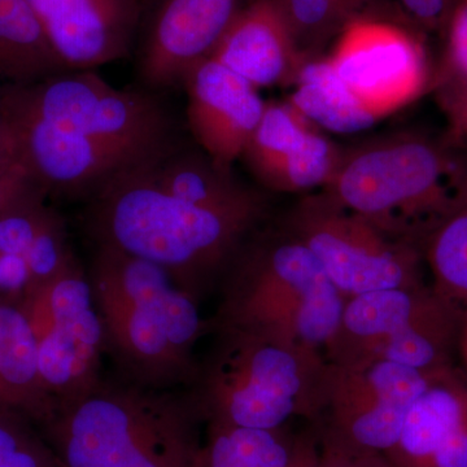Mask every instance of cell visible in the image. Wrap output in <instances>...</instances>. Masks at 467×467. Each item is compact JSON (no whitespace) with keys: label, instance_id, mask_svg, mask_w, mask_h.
Returning <instances> with one entry per match:
<instances>
[{"label":"cell","instance_id":"obj_1","mask_svg":"<svg viewBox=\"0 0 467 467\" xmlns=\"http://www.w3.org/2000/svg\"><path fill=\"white\" fill-rule=\"evenodd\" d=\"M146 161L117 175L88 199V233L97 245L156 264L181 290L201 301L259 232L269 201L266 195L238 204L182 201L150 177Z\"/></svg>","mask_w":467,"mask_h":467},{"label":"cell","instance_id":"obj_2","mask_svg":"<svg viewBox=\"0 0 467 467\" xmlns=\"http://www.w3.org/2000/svg\"><path fill=\"white\" fill-rule=\"evenodd\" d=\"M88 275L104 349L122 379L158 389L192 387L196 344L211 333L199 301L156 264L110 245H97Z\"/></svg>","mask_w":467,"mask_h":467},{"label":"cell","instance_id":"obj_3","mask_svg":"<svg viewBox=\"0 0 467 467\" xmlns=\"http://www.w3.org/2000/svg\"><path fill=\"white\" fill-rule=\"evenodd\" d=\"M204 423L192 391L101 379L39 426L60 467H192Z\"/></svg>","mask_w":467,"mask_h":467},{"label":"cell","instance_id":"obj_4","mask_svg":"<svg viewBox=\"0 0 467 467\" xmlns=\"http://www.w3.org/2000/svg\"><path fill=\"white\" fill-rule=\"evenodd\" d=\"M322 190L384 233L422 247L467 201V150L447 135H380L343 150Z\"/></svg>","mask_w":467,"mask_h":467},{"label":"cell","instance_id":"obj_5","mask_svg":"<svg viewBox=\"0 0 467 467\" xmlns=\"http://www.w3.org/2000/svg\"><path fill=\"white\" fill-rule=\"evenodd\" d=\"M212 331H238L324 352L346 297L312 252L278 225L243 245L220 282Z\"/></svg>","mask_w":467,"mask_h":467},{"label":"cell","instance_id":"obj_6","mask_svg":"<svg viewBox=\"0 0 467 467\" xmlns=\"http://www.w3.org/2000/svg\"><path fill=\"white\" fill-rule=\"evenodd\" d=\"M212 333L216 340L190 387L205 425L276 430L296 417L317 422L330 371L322 350Z\"/></svg>","mask_w":467,"mask_h":467},{"label":"cell","instance_id":"obj_7","mask_svg":"<svg viewBox=\"0 0 467 467\" xmlns=\"http://www.w3.org/2000/svg\"><path fill=\"white\" fill-rule=\"evenodd\" d=\"M465 310L431 284L350 297L324 355L343 368L384 361L439 373L454 367Z\"/></svg>","mask_w":467,"mask_h":467},{"label":"cell","instance_id":"obj_8","mask_svg":"<svg viewBox=\"0 0 467 467\" xmlns=\"http://www.w3.org/2000/svg\"><path fill=\"white\" fill-rule=\"evenodd\" d=\"M279 226L312 252L346 299L427 284L420 244L384 233L324 190L304 193Z\"/></svg>","mask_w":467,"mask_h":467},{"label":"cell","instance_id":"obj_9","mask_svg":"<svg viewBox=\"0 0 467 467\" xmlns=\"http://www.w3.org/2000/svg\"><path fill=\"white\" fill-rule=\"evenodd\" d=\"M0 100L57 128L147 152H161L178 140L173 116L155 95L113 88L95 70L0 84Z\"/></svg>","mask_w":467,"mask_h":467},{"label":"cell","instance_id":"obj_10","mask_svg":"<svg viewBox=\"0 0 467 467\" xmlns=\"http://www.w3.org/2000/svg\"><path fill=\"white\" fill-rule=\"evenodd\" d=\"M18 306L36 337L43 383L57 407L90 392L103 379L106 349L88 275L76 264L26 291Z\"/></svg>","mask_w":467,"mask_h":467},{"label":"cell","instance_id":"obj_11","mask_svg":"<svg viewBox=\"0 0 467 467\" xmlns=\"http://www.w3.org/2000/svg\"><path fill=\"white\" fill-rule=\"evenodd\" d=\"M340 78L378 119L432 91L436 66L425 32L405 16H364L347 24L327 55Z\"/></svg>","mask_w":467,"mask_h":467},{"label":"cell","instance_id":"obj_12","mask_svg":"<svg viewBox=\"0 0 467 467\" xmlns=\"http://www.w3.org/2000/svg\"><path fill=\"white\" fill-rule=\"evenodd\" d=\"M435 374L384 361L356 368L330 364L324 409L315 423L348 444L386 454Z\"/></svg>","mask_w":467,"mask_h":467},{"label":"cell","instance_id":"obj_13","mask_svg":"<svg viewBox=\"0 0 467 467\" xmlns=\"http://www.w3.org/2000/svg\"><path fill=\"white\" fill-rule=\"evenodd\" d=\"M0 113L14 138L21 168L47 195L90 199L117 175L160 153L57 128L3 100Z\"/></svg>","mask_w":467,"mask_h":467},{"label":"cell","instance_id":"obj_14","mask_svg":"<svg viewBox=\"0 0 467 467\" xmlns=\"http://www.w3.org/2000/svg\"><path fill=\"white\" fill-rule=\"evenodd\" d=\"M248 0H150L140 14L138 75L150 90L181 85L211 57Z\"/></svg>","mask_w":467,"mask_h":467},{"label":"cell","instance_id":"obj_15","mask_svg":"<svg viewBox=\"0 0 467 467\" xmlns=\"http://www.w3.org/2000/svg\"><path fill=\"white\" fill-rule=\"evenodd\" d=\"M343 149L285 101H267L242 159L261 189L309 193L325 189Z\"/></svg>","mask_w":467,"mask_h":467},{"label":"cell","instance_id":"obj_16","mask_svg":"<svg viewBox=\"0 0 467 467\" xmlns=\"http://www.w3.org/2000/svg\"><path fill=\"white\" fill-rule=\"evenodd\" d=\"M187 125L217 167L234 169L265 112L259 88L208 57L184 75Z\"/></svg>","mask_w":467,"mask_h":467},{"label":"cell","instance_id":"obj_17","mask_svg":"<svg viewBox=\"0 0 467 467\" xmlns=\"http://www.w3.org/2000/svg\"><path fill=\"white\" fill-rule=\"evenodd\" d=\"M69 70H95L128 57L137 42L138 0H26Z\"/></svg>","mask_w":467,"mask_h":467},{"label":"cell","instance_id":"obj_18","mask_svg":"<svg viewBox=\"0 0 467 467\" xmlns=\"http://www.w3.org/2000/svg\"><path fill=\"white\" fill-rule=\"evenodd\" d=\"M211 57L259 90L290 86L306 60L276 0H248Z\"/></svg>","mask_w":467,"mask_h":467},{"label":"cell","instance_id":"obj_19","mask_svg":"<svg viewBox=\"0 0 467 467\" xmlns=\"http://www.w3.org/2000/svg\"><path fill=\"white\" fill-rule=\"evenodd\" d=\"M465 429L467 374L451 367L436 373L420 393L387 459L393 467H420L441 442Z\"/></svg>","mask_w":467,"mask_h":467},{"label":"cell","instance_id":"obj_20","mask_svg":"<svg viewBox=\"0 0 467 467\" xmlns=\"http://www.w3.org/2000/svg\"><path fill=\"white\" fill-rule=\"evenodd\" d=\"M57 408L39 373L38 347L26 315L18 303L0 300V410L41 426Z\"/></svg>","mask_w":467,"mask_h":467},{"label":"cell","instance_id":"obj_21","mask_svg":"<svg viewBox=\"0 0 467 467\" xmlns=\"http://www.w3.org/2000/svg\"><path fill=\"white\" fill-rule=\"evenodd\" d=\"M290 86L288 103L322 131L358 134L380 121L353 94L325 55L306 58Z\"/></svg>","mask_w":467,"mask_h":467},{"label":"cell","instance_id":"obj_22","mask_svg":"<svg viewBox=\"0 0 467 467\" xmlns=\"http://www.w3.org/2000/svg\"><path fill=\"white\" fill-rule=\"evenodd\" d=\"M0 58L3 84H30L69 70L26 0H0Z\"/></svg>","mask_w":467,"mask_h":467},{"label":"cell","instance_id":"obj_23","mask_svg":"<svg viewBox=\"0 0 467 467\" xmlns=\"http://www.w3.org/2000/svg\"><path fill=\"white\" fill-rule=\"evenodd\" d=\"M192 467H288L295 434L287 427L245 429L207 423Z\"/></svg>","mask_w":467,"mask_h":467},{"label":"cell","instance_id":"obj_24","mask_svg":"<svg viewBox=\"0 0 467 467\" xmlns=\"http://www.w3.org/2000/svg\"><path fill=\"white\" fill-rule=\"evenodd\" d=\"M304 57H321L350 21L358 17L393 16L389 0H276Z\"/></svg>","mask_w":467,"mask_h":467},{"label":"cell","instance_id":"obj_25","mask_svg":"<svg viewBox=\"0 0 467 467\" xmlns=\"http://www.w3.org/2000/svg\"><path fill=\"white\" fill-rule=\"evenodd\" d=\"M434 290L467 308V201L441 221L422 243Z\"/></svg>","mask_w":467,"mask_h":467},{"label":"cell","instance_id":"obj_26","mask_svg":"<svg viewBox=\"0 0 467 467\" xmlns=\"http://www.w3.org/2000/svg\"><path fill=\"white\" fill-rule=\"evenodd\" d=\"M32 423L20 414L0 410V467H60Z\"/></svg>","mask_w":467,"mask_h":467},{"label":"cell","instance_id":"obj_27","mask_svg":"<svg viewBox=\"0 0 467 467\" xmlns=\"http://www.w3.org/2000/svg\"><path fill=\"white\" fill-rule=\"evenodd\" d=\"M46 193L30 196L0 212V254H24L57 216L46 204Z\"/></svg>","mask_w":467,"mask_h":467},{"label":"cell","instance_id":"obj_28","mask_svg":"<svg viewBox=\"0 0 467 467\" xmlns=\"http://www.w3.org/2000/svg\"><path fill=\"white\" fill-rule=\"evenodd\" d=\"M442 52L436 64V94L467 88V0H460L441 34Z\"/></svg>","mask_w":467,"mask_h":467},{"label":"cell","instance_id":"obj_29","mask_svg":"<svg viewBox=\"0 0 467 467\" xmlns=\"http://www.w3.org/2000/svg\"><path fill=\"white\" fill-rule=\"evenodd\" d=\"M24 257L30 272V285L26 291L51 281L76 265L75 254L67 242V227L58 214L36 236Z\"/></svg>","mask_w":467,"mask_h":467},{"label":"cell","instance_id":"obj_30","mask_svg":"<svg viewBox=\"0 0 467 467\" xmlns=\"http://www.w3.org/2000/svg\"><path fill=\"white\" fill-rule=\"evenodd\" d=\"M460 0H398L405 16L423 32L441 34L451 12Z\"/></svg>","mask_w":467,"mask_h":467},{"label":"cell","instance_id":"obj_31","mask_svg":"<svg viewBox=\"0 0 467 467\" xmlns=\"http://www.w3.org/2000/svg\"><path fill=\"white\" fill-rule=\"evenodd\" d=\"M447 117V137L451 143L467 150V88L436 94Z\"/></svg>","mask_w":467,"mask_h":467},{"label":"cell","instance_id":"obj_32","mask_svg":"<svg viewBox=\"0 0 467 467\" xmlns=\"http://www.w3.org/2000/svg\"><path fill=\"white\" fill-rule=\"evenodd\" d=\"M38 193L47 195L45 189L39 186L26 171H20L0 175V212Z\"/></svg>","mask_w":467,"mask_h":467},{"label":"cell","instance_id":"obj_33","mask_svg":"<svg viewBox=\"0 0 467 467\" xmlns=\"http://www.w3.org/2000/svg\"><path fill=\"white\" fill-rule=\"evenodd\" d=\"M30 285V272L26 257L21 254H0V292L24 295Z\"/></svg>","mask_w":467,"mask_h":467},{"label":"cell","instance_id":"obj_34","mask_svg":"<svg viewBox=\"0 0 467 467\" xmlns=\"http://www.w3.org/2000/svg\"><path fill=\"white\" fill-rule=\"evenodd\" d=\"M288 467H321L318 429L309 422L308 429L295 434L294 451Z\"/></svg>","mask_w":467,"mask_h":467},{"label":"cell","instance_id":"obj_35","mask_svg":"<svg viewBox=\"0 0 467 467\" xmlns=\"http://www.w3.org/2000/svg\"><path fill=\"white\" fill-rule=\"evenodd\" d=\"M24 171L18 162L16 146L5 117L0 113V175Z\"/></svg>","mask_w":467,"mask_h":467},{"label":"cell","instance_id":"obj_36","mask_svg":"<svg viewBox=\"0 0 467 467\" xmlns=\"http://www.w3.org/2000/svg\"><path fill=\"white\" fill-rule=\"evenodd\" d=\"M365 467H393L391 461L387 459L386 454L380 451H370L368 454L367 466Z\"/></svg>","mask_w":467,"mask_h":467},{"label":"cell","instance_id":"obj_37","mask_svg":"<svg viewBox=\"0 0 467 467\" xmlns=\"http://www.w3.org/2000/svg\"><path fill=\"white\" fill-rule=\"evenodd\" d=\"M457 353H461V356H462L467 368V308L465 310V317H463L462 328H461L459 352Z\"/></svg>","mask_w":467,"mask_h":467},{"label":"cell","instance_id":"obj_38","mask_svg":"<svg viewBox=\"0 0 467 467\" xmlns=\"http://www.w3.org/2000/svg\"><path fill=\"white\" fill-rule=\"evenodd\" d=\"M3 66H2V58H0V84H3Z\"/></svg>","mask_w":467,"mask_h":467}]
</instances>
